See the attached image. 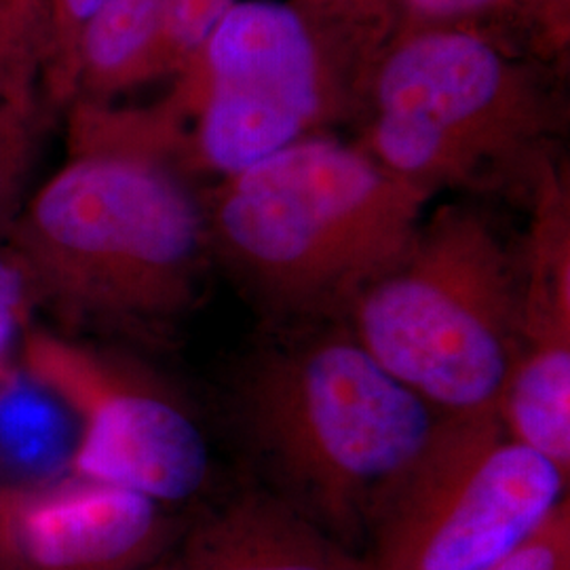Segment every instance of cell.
<instances>
[{"label": "cell", "instance_id": "1", "mask_svg": "<svg viewBox=\"0 0 570 570\" xmlns=\"http://www.w3.org/2000/svg\"><path fill=\"white\" fill-rule=\"evenodd\" d=\"M4 244L37 308L77 334L159 345L202 296L212 256L186 171L127 153L75 155L23 205Z\"/></svg>", "mask_w": 570, "mask_h": 570}, {"label": "cell", "instance_id": "2", "mask_svg": "<svg viewBox=\"0 0 570 570\" xmlns=\"http://www.w3.org/2000/svg\"><path fill=\"white\" fill-rule=\"evenodd\" d=\"M562 70L484 30L395 35L374 68L357 144L428 195H532L556 164L569 102Z\"/></svg>", "mask_w": 570, "mask_h": 570}, {"label": "cell", "instance_id": "3", "mask_svg": "<svg viewBox=\"0 0 570 570\" xmlns=\"http://www.w3.org/2000/svg\"><path fill=\"white\" fill-rule=\"evenodd\" d=\"M429 199L360 144L315 136L220 180L204 199L207 242L275 313H345L402 261Z\"/></svg>", "mask_w": 570, "mask_h": 570}, {"label": "cell", "instance_id": "4", "mask_svg": "<svg viewBox=\"0 0 570 570\" xmlns=\"http://www.w3.org/2000/svg\"><path fill=\"white\" fill-rule=\"evenodd\" d=\"M393 37L391 0H239L169 96L193 119L188 169L225 180L360 121Z\"/></svg>", "mask_w": 570, "mask_h": 570}, {"label": "cell", "instance_id": "5", "mask_svg": "<svg viewBox=\"0 0 570 570\" xmlns=\"http://www.w3.org/2000/svg\"><path fill=\"white\" fill-rule=\"evenodd\" d=\"M235 410L285 501L336 527L374 513L438 419L348 327L261 351L239 376Z\"/></svg>", "mask_w": 570, "mask_h": 570}, {"label": "cell", "instance_id": "6", "mask_svg": "<svg viewBox=\"0 0 570 570\" xmlns=\"http://www.w3.org/2000/svg\"><path fill=\"white\" fill-rule=\"evenodd\" d=\"M520 258L484 212L442 205L346 306L372 360L440 414L499 410L518 346Z\"/></svg>", "mask_w": 570, "mask_h": 570}, {"label": "cell", "instance_id": "7", "mask_svg": "<svg viewBox=\"0 0 570 570\" xmlns=\"http://www.w3.org/2000/svg\"><path fill=\"white\" fill-rule=\"evenodd\" d=\"M569 475L511 440L499 410L438 414L425 449L379 501L362 570H487L567 499Z\"/></svg>", "mask_w": 570, "mask_h": 570}, {"label": "cell", "instance_id": "8", "mask_svg": "<svg viewBox=\"0 0 570 570\" xmlns=\"http://www.w3.org/2000/svg\"><path fill=\"white\" fill-rule=\"evenodd\" d=\"M21 366L58 393L79 421L70 475L174 505L199 494L209 449L190 412L138 367L45 327L21 338Z\"/></svg>", "mask_w": 570, "mask_h": 570}, {"label": "cell", "instance_id": "9", "mask_svg": "<svg viewBox=\"0 0 570 570\" xmlns=\"http://www.w3.org/2000/svg\"><path fill=\"white\" fill-rule=\"evenodd\" d=\"M7 501L26 570H146L169 534L161 503L72 475Z\"/></svg>", "mask_w": 570, "mask_h": 570}, {"label": "cell", "instance_id": "10", "mask_svg": "<svg viewBox=\"0 0 570 570\" xmlns=\"http://www.w3.org/2000/svg\"><path fill=\"white\" fill-rule=\"evenodd\" d=\"M165 570H345L284 497L247 492L184 543Z\"/></svg>", "mask_w": 570, "mask_h": 570}, {"label": "cell", "instance_id": "11", "mask_svg": "<svg viewBox=\"0 0 570 570\" xmlns=\"http://www.w3.org/2000/svg\"><path fill=\"white\" fill-rule=\"evenodd\" d=\"M79 421L21 364L0 367V492L23 494L70 478Z\"/></svg>", "mask_w": 570, "mask_h": 570}, {"label": "cell", "instance_id": "12", "mask_svg": "<svg viewBox=\"0 0 570 570\" xmlns=\"http://www.w3.org/2000/svg\"><path fill=\"white\" fill-rule=\"evenodd\" d=\"M164 11L165 0H104L77 42L72 102L108 104L165 77Z\"/></svg>", "mask_w": 570, "mask_h": 570}, {"label": "cell", "instance_id": "13", "mask_svg": "<svg viewBox=\"0 0 570 570\" xmlns=\"http://www.w3.org/2000/svg\"><path fill=\"white\" fill-rule=\"evenodd\" d=\"M45 0H0V96L41 110Z\"/></svg>", "mask_w": 570, "mask_h": 570}, {"label": "cell", "instance_id": "14", "mask_svg": "<svg viewBox=\"0 0 570 570\" xmlns=\"http://www.w3.org/2000/svg\"><path fill=\"white\" fill-rule=\"evenodd\" d=\"M104 0H45L47 45L42 66V106L68 108L72 102L75 53L85 23Z\"/></svg>", "mask_w": 570, "mask_h": 570}, {"label": "cell", "instance_id": "15", "mask_svg": "<svg viewBox=\"0 0 570 570\" xmlns=\"http://www.w3.org/2000/svg\"><path fill=\"white\" fill-rule=\"evenodd\" d=\"M41 110L0 96V242L21 209V193L35 161Z\"/></svg>", "mask_w": 570, "mask_h": 570}, {"label": "cell", "instance_id": "16", "mask_svg": "<svg viewBox=\"0 0 570 570\" xmlns=\"http://www.w3.org/2000/svg\"><path fill=\"white\" fill-rule=\"evenodd\" d=\"M239 0H165V77L180 79L202 60L207 42Z\"/></svg>", "mask_w": 570, "mask_h": 570}, {"label": "cell", "instance_id": "17", "mask_svg": "<svg viewBox=\"0 0 570 570\" xmlns=\"http://www.w3.org/2000/svg\"><path fill=\"white\" fill-rule=\"evenodd\" d=\"M391 7L395 35L435 28H471L508 41L505 0H391Z\"/></svg>", "mask_w": 570, "mask_h": 570}, {"label": "cell", "instance_id": "18", "mask_svg": "<svg viewBox=\"0 0 570 570\" xmlns=\"http://www.w3.org/2000/svg\"><path fill=\"white\" fill-rule=\"evenodd\" d=\"M511 28L527 39L534 58L560 70L569 66L570 0H505L508 41Z\"/></svg>", "mask_w": 570, "mask_h": 570}, {"label": "cell", "instance_id": "19", "mask_svg": "<svg viewBox=\"0 0 570 570\" xmlns=\"http://www.w3.org/2000/svg\"><path fill=\"white\" fill-rule=\"evenodd\" d=\"M35 311L37 301L28 273L13 249L0 242V366L11 362V348L23 338Z\"/></svg>", "mask_w": 570, "mask_h": 570}, {"label": "cell", "instance_id": "20", "mask_svg": "<svg viewBox=\"0 0 570 570\" xmlns=\"http://www.w3.org/2000/svg\"><path fill=\"white\" fill-rule=\"evenodd\" d=\"M569 499L515 550L487 570H569Z\"/></svg>", "mask_w": 570, "mask_h": 570}, {"label": "cell", "instance_id": "21", "mask_svg": "<svg viewBox=\"0 0 570 570\" xmlns=\"http://www.w3.org/2000/svg\"><path fill=\"white\" fill-rule=\"evenodd\" d=\"M0 570H26L16 546L11 511L4 492H0Z\"/></svg>", "mask_w": 570, "mask_h": 570}, {"label": "cell", "instance_id": "22", "mask_svg": "<svg viewBox=\"0 0 570 570\" xmlns=\"http://www.w3.org/2000/svg\"><path fill=\"white\" fill-rule=\"evenodd\" d=\"M7 364H9V362H7ZM2 366H4V364H2ZM2 366H0V367H2Z\"/></svg>", "mask_w": 570, "mask_h": 570}]
</instances>
